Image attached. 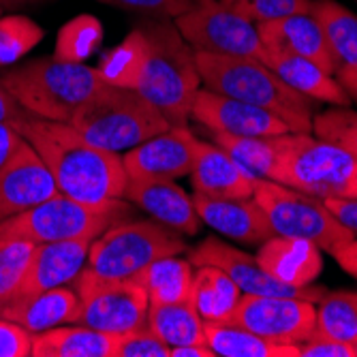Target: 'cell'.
<instances>
[{
	"label": "cell",
	"mask_w": 357,
	"mask_h": 357,
	"mask_svg": "<svg viewBox=\"0 0 357 357\" xmlns=\"http://www.w3.org/2000/svg\"><path fill=\"white\" fill-rule=\"evenodd\" d=\"M35 246L28 240H0V308L17 300Z\"/></svg>",
	"instance_id": "cell-34"
},
{
	"label": "cell",
	"mask_w": 357,
	"mask_h": 357,
	"mask_svg": "<svg viewBox=\"0 0 357 357\" xmlns=\"http://www.w3.org/2000/svg\"><path fill=\"white\" fill-rule=\"evenodd\" d=\"M172 357H216V355L208 344H186V347H174Z\"/></svg>",
	"instance_id": "cell-46"
},
{
	"label": "cell",
	"mask_w": 357,
	"mask_h": 357,
	"mask_svg": "<svg viewBox=\"0 0 357 357\" xmlns=\"http://www.w3.org/2000/svg\"><path fill=\"white\" fill-rule=\"evenodd\" d=\"M220 3L252 24L304 13L312 7V0H220Z\"/></svg>",
	"instance_id": "cell-37"
},
{
	"label": "cell",
	"mask_w": 357,
	"mask_h": 357,
	"mask_svg": "<svg viewBox=\"0 0 357 357\" xmlns=\"http://www.w3.org/2000/svg\"><path fill=\"white\" fill-rule=\"evenodd\" d=\"M328 210L353 234H357V199H323Z\"/></svg>",
	"instance_id": "cell-43"
},
{
	"label": "cell",
	"mask_w": 357,
	"mask_h": 357,
	"mask_svg": "<svg viewBox=\"0 0 357 357\" xmlns=\"http://www.w3.org/2000/svg\"><path fill=\"white\" fill-rule=\"evenodd\" d=\"M3 84L24 112L41 120L69 122L105 79L86 62L37 58L3 75Z\"/></svg>",
	"instance_id": "cell-4"
},
{
	"label": "cell",
	"mask_w": 357,
	"mask_h": 357,
	"mask_svg": "<svg viewBox=\"0 0 357 357\" xmlns=\"http://www.w3.org/2000/svg\"><path fill=\"white\" fill-rule=\"evenodd\" d=\"M17 131L39 152L62 195L86 204L122 199L128 182L122 154L96 148L69 122L28 116Z\"/></svg>",
	"instance_id": "cell-1"
},
{
	"label": "cell",
	"mask_w": 357,
	"mask_h": 357,
	"mask_svg": "<svg viewBox=\"0 0 357 357\" xmlns=\"http://www.w3.org/2000/svg\"><path fill=\"white\" fill-rule=\"evenodd\" d=\"M355 349H357V344H355Z\"/></svg>",
	"instance_id": "cell-48"
},
{
	"label": "cell",
	"mask_w": 357,
	"mask_h": 357,
	"mask_svg": "<svg viewBox=\"0 0 357 357\" xmlns=\"http://www.w3.org/2000/svg\"><path fill=\"white\" fill-rule=\"evenodd\" d=\"M103 41V26L92 15H77L67 22L56 37V60L67 62H84L94 54V50Z\"/></svg>",
	"instance_id": "cell-33"
},
{
	"label": "cell",
	"mask_w": 357,
	"mask_h": 357,
	"mask_svg": "<svg viewBox=\"0 0 357 357\" xmlns=\"http://www.w3.org/2000/svg\"><path fill=\"white\" fill-rule=\"evenodd\" d=\"M242 289L216 266H197L192 278V302L204 323H225L236 310Z\"/></svg>",
	"instance_id": "cell-28"
},
{
	"label": "cell",
	"mask_w": 357,
	"mask_h": 357,
	"mask_svg": "<svg viewBox=\"0 0 357 357\" xmlns=\"http://www.w3.org/2000/svg\"><path fill=\"white\" fill-rule=\"evenodd\" d=\"M188 261L197 266H216L225 274H229V278L242 289V294H252V296H289V298H300L306 302L317 304L323 296L326 289L317 284H306V287H294L284 284L270 276L261 264L257 261V257L231 246L225 244L222 240L210 236L202 244H197L190 255Z\"/></svg>",
	"instance_id": "cell-13"
},
{
	"label": "cell",
	"mask_w": 357,
	"mask_h": 357,
	"mask_svg": "<svg viewBox=\"0 0 357 357\" xmlns=\"http://www.w3.org/2000/svg\"><path fill=\"white\" fill-rule=\"evenodd\" d=\"M300 357H357V349L351 342L312 334L300 344Z\"/></svg>",
	"instance_id": "cell-41"
},
{
	"label": "cell",
	"mask_w": 357,
	"mask_h": 357,
	"mask_svg": "<svg viewBox=\"0 0 357 357\" xmlns=\"http://www.w3.org/2000/svg\"><path fill=\"white\" fill-rule=\"evenodd\" d=\"M90 242L92 240H62L37 244L17 300L54 287L71 284L86 268Z\"/></svg>",
	"instance_id": "cell-20"
},
{
	"label": "cell",
	"mask_w": 357,
	"mask_h": 357,
	"mask_svg": "<svg viewBox=\"0 0 357 357\" xmlns=\"http://www.w3.org/2000/svg\"><path fill=\"white\" fill-rule=\"evenodd\" d=\"M30 114L22 109V105L15 101V96L7 90V86L3 84V77H0V122L13 124L15 128L20 126L22 120H26Z\"/></svg>",
	"instance_id": "cell-42"
},
{
	"label": "cell",
	"mask_w": 357,
	"mask_h": 357,
	"mask_svg": "<svg viewBox=\"0 0 357 357\" xmlns=\"http://www.w3.org/2000/svg\"><path fill=\"white\" fill-rule=\"evenodd\" d=\"M79 312V296L71 284L54 287L35 296H26L0 308V317L9 319L30 334H39L64 323H75Z\"/></svg>",
	"instance_id": "cell-24"
},
{
	"label": "cell",
	"mask_w": 357,
	"mask_h": 357,
	"mask_svg": "<svg viewBox=\"0 0 357 357\" xmlns=\"http://www.w3.org/2000/svg\"><path fill=\"white\" fill-rule=\"evenodd\" d=\"M252 199L266 212L274 236L310 240L330 255L355 238L328 210L323 199L298 188L257 178Z\"/></svg>",
	"instance_id": "cell-9"
},
{
	"label": "cell",
	"mask_w": 357,
	"mask_h": 357,
	"mask_svg": "<svg viewBox=\"0 0 357 357\" xmlns=\"http://www.w3.org/2000/svg\"><path fill=\"white\" fill-rule=\"evenodd\" d=\"M314 336L357 344V291H326L317 308Z\"/></svg>",
	"instance_id": "cell-32"
},
{
	"label": "cell",
	"mask_w": 357,
	"mask_h": 357,
	"mask_svg": "<svg viewBox=\"0 0 357 357\" xmlns=\"http://www.w3.org/2000/svg\"><path fill=\"white\" fill-rule=\"evenodd\" d=\"M225 323L280 344H302L314 334L317 308L300 298L242 294L240 304Z\"/></svg>",
	"instance_id": "cell-12"
},
{
	"label": "cell",
	"mask_w": 357,
	"mask_h": 357,
	"mask_svg": "<svg viewBox=\"0 0 357 357\" xmlns=\"http://www.w3.org/2000/svg\"><path fill=\"white\" fill-rule=\"evenodd\" d=\"M204 334L218 357H300V344H280L231 323H204Z\"/></svg>",
	"instance_id": "cell-27"
},
{
	"label": "cell",
	"mask_w": 357,
	"mask_h": 357,
	"mask_svg": "<svg viewBox=\"0 0 357 357\" xmlns=\"http://www.w3.org/2000/svg\"><path fill=\"white\" fill-rule=\"evenodd\" d=\"M190 118L199 122L208 131L229 133V135H246V137H274L294 133L284 120L276 114L257 107L231 96H222L208 88H199L195 92L190 105Z\"/></svg>",
	"instance_id": "cell-14"
},
{
	"label": "cell",
	"mask_w": 357,
	"mask_h": 357,
	"mask_svg": "<svg viewBox=\"0 0 357 357\" xmlns=\"http://www.w3.org/2000/svg\"><path fill=\"white\" fill-rule=\"evenodd\" d=\"M195 62L204 88L276 114L294 133H312V101L289 88L268 64L210 52H195Z\"/></svg>",
	"instance_id": "cell-3"
},
{
	"label": "cell",
	"mask_w": 357,
	"mask_h": 357,
	"mask_svg": "<svg viewBox=\"0 0 357 357\" xmlns=\"http://www.w3.org/2000/svg\"><path fill=\"white\" fill-rule=\"evenodd\" d=\"M257 261L270 276L294 287L312 284L323 270L321 248L304 238L272 236L259 244Z\"/></svg>",
	"instance_id": "cell-23"
},
{
	"label": "cell",
	"mask_w": 357,
	"mask_h": 357,
	"mask_svg": "<svg viewBox=\"0 0 357 357\" xmlns=\"http://www.w3.org/2000/svg\"><path fill=\"white\" fill-rule=\"evenodd\" d=\"M312 133L317 139L334 144L357 158V112L334 105L312 116Z\"/></svg>",
	"instance_id": "cell-36"
},
{
	"label": "cell",
	"mask_w": 357,
	"mask_h": 357,
	"mask_svg": "<svg viewBox=\"0 0 357 357\" xmlns=\"http://www.w3.org/2000/svg\"><path fill=\"white\" fill-rule=\"evenodd\" d=\"M146 326L172 349L206 344L204 319L199 317L192 298L176 304H150Z\"/></svg>",
	"instance_id": "cell-31"
},
{
	"label": "cell",
	"mask_w": 357,
	"mask_h": 357,
	"mask_svg": "<svg viewBox=\"0 0 357 357\" xmlns=\"http://www.w3.org/2000/svg\"><path fill=\"white\" fill-rule=\"evenodd\" d=\"M197 137L188 126H172L122 154L128 178L178 180L190 174Z\"/></svg>",
	"instance_id": "cell-16"
},
{
	"label": "cell",
	"mask_w": 357,
	"mask_h": 357,
	"mask_svg": "<svg viewBox=\"0 0 357 357\" xmlns=\"http://www.w3.org/2000/svg\"><path fill=\"white\" fill-rule=\"evenodd\" d=\"M71 287L79 296V312L75 317L79 326L112 336H122L146 326L150 300L146 289L133 278L107 280L84 268Z\"/></svg>",
	"instance_id": "cell-10"
},
{
	"label": "cell",
	"mask_w": 357,
	"mask_h": 357,
	"mask_svg": "<svg viewBox=\"0 0 357 357\" xmlns=\"http://www.w3.org/2000/svg\"><path fill=\"white\" fill-rule=\"evenodd\" d=\"M24 137L20 135V131L13 124L0 122V167L7 163V158L13 154V150L20 146Z\"/></svg>",
	"instance_id": "cell-44"
},
{
	"label": "cell",
	"mask_w": 357,
	"mask_h": 357,
	"mask_svg": "<svg viewBox=\"0 0 357 357\" xmlns=\"http://www.w3.org/2000/svg\"><path fill=\"white\" fill-rule=\"evenodd\" d=\"M58 192V184L39 152L22 139L0 167V220L35 208Z\"/></svg>",
	"instance_id": "cell-15"
},
{
	"label": "cell",
	"mask_w": 357,
	"mask_h": 357,
	"mask_svg": "<svg viewBox=\"0 0 357 357\" xmlns=\"http://www.w3.org/2000/svg\"><path fill=\"white\" fill-rule=\"evenodd\" d=\"M210 135L214 144L222 148L234 160H238L248 174H252L255 178L276 182L284 135L246 137V135H229V133H216V131H210Z\"/></svg>",
	"instance_id": "cell-29"
},
{
	"label": "cell",
	"mask_w": 357,
	"mask_h": 357,
	"mask_svg": "<svg viewBox=\"0 0 357 357\" xmlns=\"http://www.w3.org/2000/svg\"><path fill=\"white\" fill-rule=\"evenodd\" d=\"M69 124L96 148L116 154H124L174 126L139 92L107 82L73 114Z\"/></svg>",
	"instance_id": "cell-5"
},
{
	"label": "cell",
	"mask_w": 357,
	"mask_h": 357,
	"mask_svg": "<svg viewBox=\"0 0 357 357\" xmlns=\"http://www.w3.org/2000/svg\"><path fill=\"white\" fill-rule=\"evenodd\" d=\"M257 30L268 50L298 54L317 62L321 69L334 75V56L330 50L328 35L312 11L261 22L257 24Z\"/></svg>",
	"instance_id": "cell-19"
},
{
	"label": "cell",
	"mask_w": 357,
	"mask_h": 357,
	"mask_svg": "<svg viewBox=\"0 0 357 357\" xmlns=\"http://www.w3.org/2000/svg\"><path fill=\"white\" fill-rule=\"evenodd\" d=\"M122 199L142 208L154 220L163 222L180 236H195L202 229V218L195 210L192 195L174 180H142L128 178Z\"/></svg>",
	"instance_id": "cell-17"
},
{
	"label": "cell",
	"mask_w": 357,
	"mask_h": 357,
	"mask_svg": "<svg viewBox=\"0 0 357 357\" xmlns=\"http://www.w3.org/2000/svg\"><path fill=\"white\" fill-rule=\"evenodd\" d=\"M114 357H172V347L160 340L148 326L118 336Z\"/></svg>",
	"instance_id": "cell-38"
},
{
	"label": "cell",
	"mask_w": 357,
	"mask_h": 357,
	"mask_svg": "<svg viewBox=\"0 0 357 357\" xmlns=\"http://www.w3.org/2000/svg\"><path fill=\"white\" fill-rule=\"evenodd\" d=\"M0 11H3V9H0Z\"/></svg>",
	"instance_id": "cell-49"
},
{
	"label": "cell",
	"mask_w": 357,
	"mask_h": 357,
	"mask_svg": "<svg viewBox=\"0 0 357 357\" xmlns=\"http://www.w3.org/2000/svg\"><path fill=\"white\" fill-rule=\"evenodd\" d=\"M188 176L192 190L208 197H252L257 182V178L222 148L202 139L195 148L192 169Z\"/></svg>",
	"instance_id": "cell-21"
},
{
	"label": "cell",
	"mask_w": 357,
	"mask_h": 357,
	"mask_svg": "<svg viewBox=\"0 0 357 357\" xmlns=\"http://www.w3.org/2000/svg\"><path fill=\"white\" fill-rule=\"evenodd\" d=\"M43 39V28L26 15H0V67L22 60Z\"/></svg>",
	"instance_id": "cell-35"
},
{
	"label": "cell",
	"mask_w": 357,
	"mask_h": 357,
	"mask_svg": "<svg viewBox=\"0 0 357 357\" xmlns=\"http://www.w3.org/2000/svg\"><path fill=\"white\" fill-rule=\"evenodd\" d=\"M32 334L17 323L0 317V357H28Z\"/></svg>",
	"instance_id": "cell-40"
},
{
	"label": "cell",
	"mask_w": 357,
	"mask_h": 357,
	"mask_svg": "<svg viewBox=\"0 0 357 357\" xmlns=\"http://www.w3.org/2000/svg\"><path fill=\"white\" fill-rule=\"evenodd\" d=\"M146 50L131 82V88L148 99L174 126H186L195 92L202 77L195 62V50L184 41L174 20H144Z\"/></svg>",
	"instance_id": "cell-2"
},
{
	"label": "cell",
	"mask_w": 357,
	"mask_h": 357,
	"mask_svg": "<svg viewBox=\"0 0 357 357\" xmlns=\"http://www.w3.org/2000/svg\"><path fill=\"white\" fill-rule=\"evenodd\" d=\"M192 268L195 266L188 259L172 255L150 264L146 270L133 276V280L146 289L150 304H176L192 298Z\"/></svg>",
	"instance_id": "cell-30"
},
{
	"label": "cell",
	"mask_w": 357,
	"mask_h": 357,
	"mask_svg": "<svg viewBox=\"0 0 357 357\" xmlns=\"http://www.w3.org/2000/svg\"><path fill=\"white\" fill-rule=\"evenodd\" d=\"M276 182L319 199H357V158L310 133H287Z\"/></svg>",
	"instance_id": "cell-8"
},
{
	"label": "cell",
	"mask_w": 357,
	"mask_h": 357,
	"mask_svg": "<svg viewBox=\"0 0 357 357\" xmlns=\"http://www.w3.org/2000/svg\"><path fill=\"white\" fill-rule=\"evenodd\" d=\"M174 24L195 52L244 56L264 64L268 60V47L259 37L257 24L227 9L220 0H192L188 11Z\"/></svg>",
	"instance_id": "cell-11"
},
{
	"label": "cell",
	"mask_w": 357,
	"mask_h": 357,
	"mask_svg": "<svg viewBox=\"0 0 357 357\" xmlns=\"http://www.w3.org/2000/svg\"><path fill=\"white\" fill-rule=\"evenodd\" d=\"M109 7H118L124 11H137L150 17H160V20H176L188 7L192 5V0H96Z\"/></svg>",
	"instance_id": "cell-39"
},
{
	"label": "cell",
	"mask_w": 357,
	"mask_h": 357,
	"mask_svg": "<svg viewBox=\"0 0 357 357\" xmlns=\"http://www.w3.org/2000/svg\"><path fill=\"white\" fill-rule=\"evenodd\" d=\"M35 3H43V0H0V9H17Z\"/></svg>",
	"instance_id": "cell-47"
},
{
	"label": "cell",
	"mask_w": 357,
	"mask_h": 357,
	"mask_svg": "<svg viewBox=\"0 0 357 357\" xmlns=\"http://www.w3.org/2000/svg\"><path fill=\"white\" fill-rule=\"evenodd\" d=\"M310 11L328 35L336 82L357 103V15L336 0H312Z\"/></svg>",
	"instance_id": "cell-22"
},
{
	"label": "cell",
	"mask_w": 357,
	"mask_h": 357,
	"mask_svg": "<svg viewBox=\"0 0 357 357\" xmlns=\"http://www.w3.org/2000/svg\"><path fill=\"white\" fill-rule=\"evenodd\" d=\"M118 336L92 330L88 326L77 328H52L32 334V357H114Z\"/></svg>",
	"instance_id": "cell-26"
},
{
	"label": "cell",
	"mask_w": 357,
	"mask_h": 357,
	"mask_svg": "<svg viewBox=\"0 0 357 357\" xmlns=\"http://www.w3.org/2000/svg\"><path fill=\"white\" fill-rule=\"evenodd\" d=\"M332 257L336 259L338 266H340L347 274H351V276L357 278V240H355V238H353L351 242H347L344 246L336 248V250L332 252Z\"/></svg>",
	"instance_id": "cell-45"
},
{
	"label": "cell",
	"mask_w": 357,
	"mask_h": 357,
	"mask_svg": "<svg viewBox=\"0 0 357 357\" xmlns=\"http://www.w3.org/2000/svg\"><path fill=\"white\" fill-rule=\"evenodd\" d=\"M186 250L182 236L158 220H122L90 242L86 270L107 280L133 278L163 257Z\"/></svg>",
	"instance_id": "cell-7"
},
{
	"label": "cell",
	"mask_w": 357,
	"mask_h": 357,
	"mask_svg": "<svg viewBox=\"0 0 357 357\" xmlns=\"http://www.w3.org/2000/svg\"><path fill=\"white\" fill-rule=\"evenodd\" d=\"M131 214L133 210L124 199L86 204L58 192L35 208L0 220V240H28L32 244L94 240Z\"/></svg>",
	"instance_id": "cell-6"
},
{
	"label": "cell",
	"mask_w": 357,
	"mask_h": 357,
	"mask_svg": "<svg viewBox=\"0 0 357 357\" xmlns=\"http://www.w3.org/2000/svg\"><path fill=\"white\" fill-rule=\"evenodd\" d=\"M192 204L202 222L242 244H261L274 236L272 225L252 197H208L195 192Z\"/></svg>",
	"instance_id": "cell-18"
},
{
	"label": "cell",
	"mask_w": 357,
	"mask_h": 357,
	"mask_svg": "<svg viewBox=\"0 0 357 357\" xmlns=\"http://www.w3.org/2000/svg\"><path fill=\"white\" fill-rule=\"evenodd\" d=\"M266 64L289 88L308 96L310 101H321L338 107H349L353 103L342 86L336 82V77L308 58L291 52L268 50Z\"/></svg>",
	"instance_id": "cell-25"
}]
</instances>
